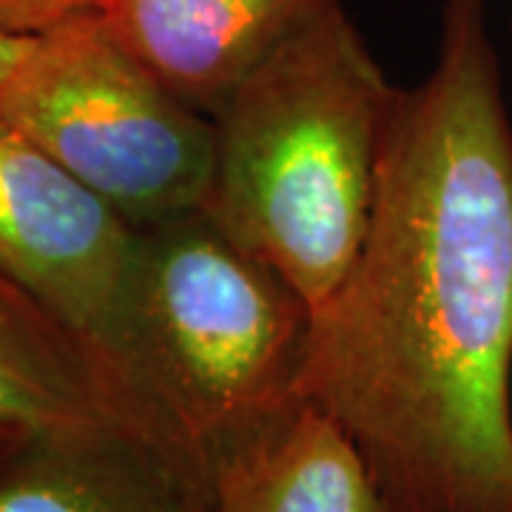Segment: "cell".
<instances>
[{
	"mask_svg": "<svg viewBox=\"0 0 512 512\" xmlns=\"http://www.w3.org/2000/svg\"><path fill=\"white\" fill-rule=\"evenodd\" d=\"M296 399L345 430L387 512H512V117L490 0L441 3Z\"/></svg>",
	"mask_w": 512,
	"mask_h": 512,
	"instance_id": "cell-1",
	"label": "cell"
},
{
	"mask_svg": "<svg viewBox=\"0 0 512 512\" xmlns=\"http://www.w3.org/2000/svg\"><path fill=\"white\" fill-rule=\"evenodd\" d=\"M399 92L342 3L211 114L217 146L202 211L311 311L365 242Z\"/></svg>",
	"mask_w": 512,
	"mask_h": 512,
	"instance_id": "cell-2",
	"label": "cell"
},
{
	"mask_svg": "<svg viewBox=\"0 0 512 512\" xmlns=\"http://www.w3.org/2000/svg\"><path fill=\"white\" fill-rule=\"evenodd\" d=\"M137 231L131 402L148 436L211 470L299 402L313 311L202 208Z\"/></svg>",
	"mask_w": 512,
	"mask_h": 512,
	"instance_id": "cell-3",
	"label": "cell"
},
{
	"mask_svg": "<svg viewBox=\"0 0 512 512\" xmlns=\"http://www.w3.org/2000/svg\"><path fill=\"white\" fill-rule=\"evenodd\" d=\"M0 114L134 228L205 205L214 117L171 92L97 9L29 40Z\"/></svg>",
	"mask_w": 512,
	"mask_h": 512,
	"instance_id": "cell-4",
	"label": "cell"
},
{
	"mask_svg": "<svg viewBox=\"0 0 512 512\" xmlns=\"http://www.w3.org/2000/svg\"><path fill=\"white\" fill-rule=\"evenodd\" d=\"M137 234L0 114V268L83 339L134 427Z\"/></svg>",
	"mask_w": 512,
	"mask_h": 512,
	"instance_id": "cell-5",
	"label": "cell"
},
{
	"mask_svg": "<svg viewBox=\"0 0 512 512\" xmlns=\"http://www.w3.org/2000/svg\"><path fill=\"white\" fill-rule=\"evenodd\" d=\"M0 512H217L211 470L109 421L0 450Z\"/></svg>",
	"mask_w": 512,
	"mask_h": 512,
	"instance_id": "cell-6",
	"label": "cell"
},
{
	"mask_svg": "<svg viewBox=\"0 0 512 512\" xmlns=\"http://www.w3.org/2000/svg\"><path fill=\"white\" fill-rule=\"evenodd\" d=\"M342 0H97L131 55L191 106L214 114L276 49Z\"/></svg>",
	"mask_w": 512,
	"mask_h": 512,
	"instance_id": "cell-7",
	"label": "cell"
},
{
	"mask_svg": "<svg viewBox=\"0 0 512 512\" xmlns=\"http://www.w3.org/2000/svg\"><path fill=\"white\" fill-rule=\"evenodd\" d=\"M217 512H387L356 444L296 402L211 458Z\"/></svg>",
	"mask_w": 512,
	"mask_h": 512,
	"instance_id": "cell-8",
	"label": "cell"
},
{
	"mask_svg": "<svg viewBox=\"0 0 512 512\" xmlns=\"http://www.w3.org/2000/svg\"><path fill=\"white\" fill-rule=\"evenodd\" d=\"M109 421L134 427L92 350L0 268V430L32 436Z\"/></svg>",
	"mask_w": 512,
	"mask_h": 512,
	"instance_id": "cell-9",
	"label": "cell"
},
{
	"mask_svg": "<svg viewBox=\"0 0 512 512\" xmlns=\"http://www.w3.org/2000/svg\"><path fill=\"white\" fill-rule=\"evenodd\" d=\"M94 6L97 0H0V35L37 37Z\"/></svg>",
	"mask_w": 512,
	"mask_h": 512,
	"instance_id": "cell-10",
	"label": "cell"
},
{
	"mask_svg": "<svg viewBox=\"0 0 512 512\" xmlns=\"http://www.w3.org/2000/svg\"><path fill=\"white\" fill-rule=\"evenodd\" d=\"M32 37H6L0 35V89L6 86V80L12 77L15 66L20 63V57L26 52Z\"/></svg>",
	"mask_w": 512,
	"mask_h": 512,
	"instance_id": "cell-11",
	"label": "cell"
},
{
	"mask_svg": "<svg viewBox=\"0 0 512 512\" xmlns=\"http://www.w3.org/2000/svg\"><path fill=\"white\" fill-rule=\"evenodd\" d=\"M26 439V436H15V433H6V430H0V450L3 447H9V444H15V441Z\"/></svg>",
	"mask_w": 512,
	"mask_h": 512,
	"instance_id": "cell-12",
	"label": "cell"
}]
</instances>
